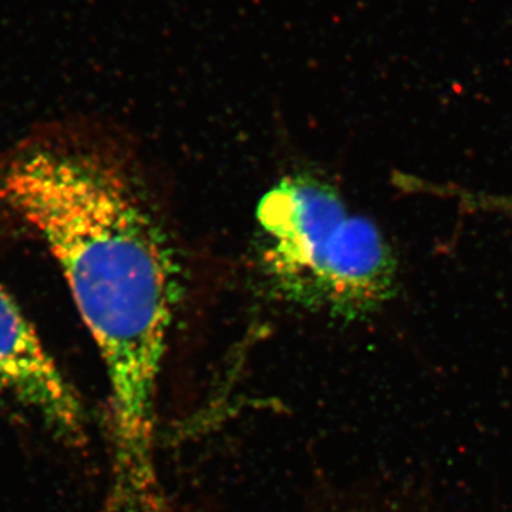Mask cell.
<instances>
[{
    "label": "cell",
    "mask_w": 512,
    "mask_h": 512,
    "mask_svg": "<svg viewBox=\"0 0 512 512\" xmlns=\"http://www.w3.org/2000/svg\"><path fill=\"white\" fill-rule=\"evenodd\" d=\"M262 265L285 301L363 319L397 292V259L375 222L350 214L328 184L286 177L259 202Z\"/></svg>",
    "instance_id": "cell-2"
},
{
    "label": "cell",
    "mask_w": 512,
    "mask_h": 512,
    "mask_svg": "<svg viewBox=\"0 0 512 512\" xmlns=\"http://www.w3.org/2000/svg\"><path fill=\"white\" fill-rule=\"evenodd\" d=\"M0 202L45 239L92 332L109 380L120 512L158 505V380L177 301L167 232L137 178L92 150L37 148L0 170Z\"/></svg>",
    "instance_id": "cell-1"
},
{
    "label": "cell",
    "mask_w": 512,
    "mask_h": 512,
    "mask_svg": "<svg viewBox=\"0 0 512 512\" xmlns=\"http://www.w3.org/2000/svg\"><path fill=\"white\" fill-rule=\"evenodd\" d=\"M406 184L413 191L454 201L458 207L468 212H483V214L512 218V192L511 194H487V192L466 190L456 185L429 183L413 177H407Z\"/></svg>",
    "instance_id": "cell-4"
},
{
    "label": "cell",
    "mask_w": 512,
    "mask_h": 512,
    "mask_svg": "<svg viewBox=\"0 0 512 512\" xmlns=\"http://www.w3.org/2000/svg\"><path fill=\"white\" fill-rule=\"evenodd\" d=\"M0 390L35 413L59 439L77 440L82 436L84 413L79 397L2 286Z\"/></svg>",
    "instance_id": "cell-3"
}]
</instances>
